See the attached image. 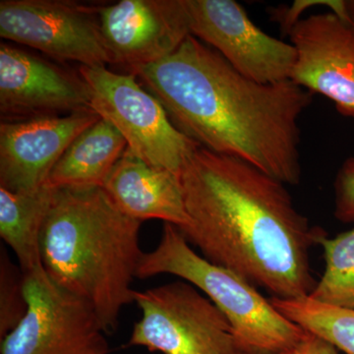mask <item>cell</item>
<instances>
[{"label": "cell", "mask_w": 354, "mask_h": 354, "mask_svg": "<svg viewBox=\"0 0 354 354\" xmlns=\"http://www.w3.org/2000/svg\"><path fill=\"white\" fill-rule=\"evenodd\" d=\"M171 274L202 291L227 317L242 354L293 353L306 330L283 316L256 286L193 250L180 230L165 223L157 247L144 252L137 279Z\"/></svg>", "instance_id": "cell-4"}, {"label": "cell", "mask_w": 354, "mask_h": 354, "mask_svg": "<svg viewBox=\"0 0 354 354\" xmlns=\"http://www.w3.org/2000/svg\"><path fill=\"white\" fill-rule=\"evenodd\" d=\"M0 36L59 62L106 66L99 6L69 0H1Z\"/></svg>", "instance_id": "cell-8"}, {"label": "cell", "mask_w": 354, "mask_h": 354, "mask_svg": "<svg viewBox=\"0 0 354 354\" xmlns=\"http://www.w3.org/2000/svg\"><path fill=\"white\" fill-rule=\"evenodd\" d=\"M127 142L109 121L100 118L73 140L50 171L48 187H104Z\"/></svg>", "instance_id": "cell-15"}, {"label": "cell", "mask_w": 354, "mask_h": 354, "mask_svg": "<svg viewBox=\"0 0 354 354\" xmlns=\"http://www.w3.org/2000/svg\"><path fill=\"white\" fill-rule=\"evenodd\" d=\"M25 276L2 249L0 257V337H4L24 318L28 309Z\"/></svg>", "instance_id": "cell-19"}, {"label": "cell", "mask_w": 354, "mask_h": 354, "mask_svg": "<svg viewBox=\"0 0 354 354\" xmlns=\"http://www.w3.org/2000/svg\"><path fill=\"white\" fill-rule=\"evenodd\" d=\"M131 74L203 148L245 160L286 185L301 180L299 122L313 93L291 80H251L192 35Z\"/></svg>", "instance_id": "cell-2"}, {"label": "cell", "mask_w": 354, "mask_h": 354, "mask_svg": "<svg viewBox=\"0 0 354 354\" xmlns=\"http://www.w3.org/2000/svg\"><path fill=\"white\" fill-rule=\"evenodd\" d=\"M288 35L297 50L290 80L354 120L353 26L330 11L298 20Z\"/></svg>", "instance_id": "cell-11"}, {"label": "cell", "mask_w": 354, "mask_h": 354, "mask_svg": "<svg viewBox=\"0 0 354 354\" xmlns=\"http://www.w3.org/2000/svg\"><path fill=\"white\" fill-rule=\"evenodd\" d=\"M111 64L130 71L171 55L191 36L185 0H121L99 6Z\"/></svg>", "instance_id": "cell-10"}, {"label": "cell", "mask_w": 354, "mask_h": 354, "mask_svg": "<svg viewBox=\"0 0 354 354\" xmlns=\"http://www.w3.org/2000/svg\"><path fill=\"white\" fill-rule=\"evenodd\" d=\"M334 216L344 223H354V157L346 158L334 183Z\"/></svg>", "instance_id": "cell-20"}, {"label": "cell", "mask_w": 354, "mask_h": 354, "mask_svg": "<svg viewBox=\"0 0 354 354\" xmlns=\"http://www.w3.org/2000/svg\"><path fill=\"white\" fill-rule=\"evenodd\" d=\"M80 73L11 44H0V111L6 120L87 111Z\"/></svg>", "instance_id": "cell-13"}, {"label": "cell", "mask_w": 354, "mask_h": 354, "mask_svg": "<svg viewBox=\"0 0 354 354\" xmlns=\"http://www.w3.org/2000/svg\"><path fill=\"white\" fill-rule=\"evenodd\" d=\"M118 209L134 220L188 227L180 174L147 164L127 148L104 185Z\"/></svg>", "instance_id": "cell-14"}, {"label": "cell", "mask_w": 354, "mask_h": 354, "mask_svg": "<svg viewBox=\"0 0 354 354\" xmlns=\"http://www.w3.org/2000/svg\"><path fill=\"white\" fill-rule=\"evenodd\" d=\"M270 301L306 332L322 337L346 354H354V309L321 304L310 297H271Z\"/></svg>", "instance_id": "cell-17"}, {"label": "cell", "mask_w": 354, "mask_h": 354, "mask_svg": "<svg viewBox=\"0 0 354 354\" xmlns=\"http://www.w3.org/2000/svg\"><path fill=\"white\" fill-rule=\"evenodd\" d=\"M55 193V188L46 185L32 193L0 187V236L15 254L24 274L44 269L41 232Z\"/></svg>", "instance_id": "cell-16"}, {"label": "cell", "mask_w": 354, "mask_h": 354, "mask_svg": "<svg viewBox=\"0 0 354 354\" xmlns=\"http://www.w3.org/2000/svg\"><path fill=\"white\" fill-rule=\"evenodd\" d=\"M295 354H339L329 342L325 341L322 337H318L307 332L304 341L295 349Z\"/></svg>", "instance_id": "cell-21"}, {"label": "cell", "mask_w": 354, "mask_h": 354, "mask_svg": "<svg viewBox=\"0 0 354 354\" xmlns=\"http://www.w3.org/2000/svg\"><path fill=\"white\" fill-rule=\"evenodd\" d=\"M28 309L2 337L0 354H109L106 332L92 307L44 269L24 274Z\"/></svg>", "instance_id": "cell-7"}, {"label": "cell", "mask_w": 354, "mask_h": 354, "mask_svg": "<svg viewBox=\"0 0 354 354\" xmlns=\"http://www.w3.org/2000/svg\"><path fill=\"white\" fill-rule=\"evenodd\" d=\"M319 245L323 247L325 270L310 297L354 309V227L333 239L324 237Z\"/></svg>", "instance_id": "cell-18"}, {"label": "cell", "mask_w": 354, "mask_h": 354, "mask_svg": "<svg viewBox=\"0 0 354 354\" xmlns=\"http://www.w3.org/2000/svg\"><path fill=\"white\" fill-rule=\"evenodd\" d=\"M341 18L354 27V0H344L342 1Z\"/></svg>", "instance_id": "cell-22"}, {"label": "cell", "mask_w": 354, "mask_h": 354, "mask_svg": "<svg viewBox=\"0 0 354 354\" xmlns=\"http://www.w3.org/2000/svg\"><path fill=\"white\" fill-rule=\"evenodd\" d=\"M190 218L181 228L203 257L272 297H310V250L327 232L297 211L286 184L245 160L200 146L181 171Z\"/></svg>", "instance_id": "cell-1"}, {"label": "cell", "mask_w": 354, "mask_h": 354, "mask_svg": "<svg viewBox=\"0 0 354 354\" xmlns=\"http://www.w3.org/2000/svg\"><path fill=\"white\" fill-rule=\"evenodd\" d=\"M134 304L142 317L129 346L162 354H242L225 314L183 279L135 290Z\"/></svg>", "instance_id": "cell-6"}, {"label": "cell", "mask_w": 354, "mask_h": 354, "mask_svg": "<svg viewBox=\"0 0 354 354\" xmlns=\"http://www.w3.org/2000/svg\"><path fill=\"white\" fill-rule=\"evenodd\" d=\"M101 118L94 109L64 115L2 120L0 187L14 193L43 188L70 144Z\"/></svg>", "instance_id": "cell-12"}, {"label": "cell", "mask_w": 354, "mask_h": 354, "mask_svg": "<svg viewBox=\"0 0 354 354\" xmlns=\"http://www.w3.org/2000/svg\"><path fill=\"white\" fill-rule=\"evenodd\" d=\"M141 221L123 214L102 187L55 189L41 232V261L57 285L87 302L106 334L134 302L143 257Z\"/></svg>", "instance_id": "cell-3"}, {"label": "cell", "mask_w": 354, "mask_h": 354, "mask_svg": "<svg viewBox=\"0 0 354 354\" xmlns=\"http://www.w3.org/2000/svg\"><path fill=\"white\" fill-rule=\"evenodd\" d=\"M283 354H295V351H293V353H283Z\"/></svg>", "instance_id": "cell-23"}, {"label": "cell", "mask_w": 354, "mask_h": 354, "mask_svg": "<svg viewBox=\"0 0 354 354\" xmlns=\"http://www.w3.org/2000/svg\"><path fill=\"white\" fill-rule=\"evenodd\" d=\"M88 88L91 108L109 121L127 142V149L147 164L181 174L199 144L179 131L167 111L137 81L106 66L79 67Z\"/></svg>", "instance_id": "cell-5"}, {"label": "cell", "mask_w": 354, "mask_h": 354, "mask_svg": "<svg viewBox=\"0 0 354 354\" xmlns=\"http://www.w3.org/2000/svg\"><path fill=\"white\" fill-rule=\"evenodd\" d=\"M191 35L242 75L262 84L290 80L297 50L254 24L234 0H185Z\"/></svg>", "instance_id": "cell-9"}]
</instances>
